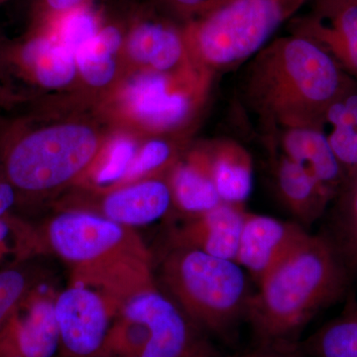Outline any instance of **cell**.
<instances>
[{"instance_id": "cell-22", "label": "cell", "mask_w": 357, "mask_h": 357, "mask_svg": "<svg viewBox=\"0 0 357 357\" xmlns=\"http://www.w3.org/2000/svg\"><path fill=\"white\" fill-rule=\"evenodd\" d=\"M122 42L121 31L116 26H105L77 52V67L86 84L102 88L114 79Z\"/></svg>"}, {"instance_id": "cell-23", "label": "cell", "mask_w": 357, "mask_h": 357, "mask_svg": "<svg viewBox=\"0 0 357 357\" xmlns=\"http://www.w3.org/2000/svg\"><path fill=\"white\" fill-rule=\"evenodd\" d=\"M307 357H357V305L347 304L344 311L300 344Z\"/></svg>"}, {"instance_id": "cell-24", "label": "cell", "mask_w": 357, "mask_h": 357, "mask_svg": "<svg viewBox=\"0 0 357 357\" xmlns=\"http://www.w3.org/2000/svg\"><path fill=\"white\" fill-rule=\"evenodd\" d=\"M47 255L38 225L15 215L0 218V271Z\"/></svg>"}, {"instance_id": "cell-7", "label": "cell", "mask_w": 357, "mask_h": 357, "mask_svg": "<svg viewBox=\"0 0 357 357\" xmlns=\"http://www.w3.org/2000/svg\"><path fill=\"white\" fill-rule=\"evenodd\" d=\"M119 316L146 326L149 340L141 357H217L206 333L157 286L128 300Z\"/></svg>"}, {"instance_id": "cell-11", "label": "cell", "mask_w": 357, "mask_h": 357, "mask_svg": "<svg viewBox=\"0 0 357 357\" xmlns=\"http://www.w3.org/2000/svg\"><path fill=\"white\" fill-rule=\"evenodd\" d=\"M307 234L298 222L246 211L236 261L259 283Z\"/></svg>"}, {"instance_id": "cell-17", "label": "cell", "mask_w": 357, "mask_h": 357, "mask_svg": "<svg viewBox=\"0 0 357 357\" xmlns=\"http://www.w3.org/2000/svg\"><path fill=\"white\" fill-rule=\"evenodd\" d=\"M274 178L282 204L305 229L323 215L333 199L310 171L284 155L275 161Z\"/></svg>"}, {"instance_id": "cell-30", "label": "cell", "mask_w": 357, "mask_h": 357, "mask_svg": "<svg viewBox=\"0 0 357 357\" xmlns=\"http://www.w3.org/2000/svg\"><path fill=\"white\" fill-rule=\"evenodd\" d=\"M86 0H40L37 6V17L47 21L60 20L61 17L84 6Z\"/></svg>"}, {"instance_id": "cell-28", "label": "cell", "mask_w": 357, "mask_h": 357, "mask_svg": "<svg viewBox=\"0 0 357 357\" xmlns=\"http://www.w3.org/2000/svg\"><path fill=\"white\" fill-rule=\"evenodd\" d=\"M57 37L74 55L100 30L98 18L93 11L82 6L65 14L58 20Z\"/></svg>"}, {"instance_id": "cell-2", "label": "cell", "mask_w": 357, "mask_h": 357, "mask_svg": "<svg viewBox=\"0 0 357 357\" xmlns=\"http://www.w3.org/2000/svg\"><path fill=\"white\" fill-rule=\"evenodd\" d=\"M38 229L48 255L69 269L70 284L102 293L121 310L157 286L151 252L133 227L89 211L64 210Z\"/></svg>"}, {"instance_id": "cell-6", "label": "cell", "mask_w": 357, "mask_h": 357, "mask_svg": "<svg viewBox=\"0 0 357 357\" xmlns=\"http://www.w3.org/2000/svg\"><path fill=\"white\" fill-rule=\"evenodd\" d=\"M287 18L280 0H232L185 25V41L204 70L229 68L256 55Z\"/></svg>"}, {"instance_id": "cell-25", "label": "cell", "mask_w": 357, "mask_h": 357, "mask_svg": "<svg viewBox=\"0 0 357 357\" xmlns=\"http://www.w3.org/2000/svg\"><path fill=\"white\" fill-rule=\"evenodd\" d=\"M34 260L0 271V328L20 303L48 280L43 268L33 263Z\"/></svg>"}, {"instance_id": "cell-4", "label": "cell", "mask_w": 357, "mask_h": 357, "mask_svg": "<svg viewBox=\"0 0 357 357\" xmlns=\"http://www.w3.org/2000/svg\"><path fill=\"white\" fill-rule=\"evenodd\" d=\"M159 270L169 297L203 332L227 337L245 318L252 294L234 260L170 245Z\"/></svg>"}, {"instance_id": "cell-15", "label": "cell", "mask_w": 357, "mask_h": 357, "mask_svg": "<svg viewBox=\"0 0 357 357\" xmlns=\"http://www.w3.org/2000/svg\"><path fill=\"white\" fill-rule=\"evenodd\" d=\"M126 51L148 70L171 74L184 63L189 52L184 30L166 20H140L131 28Z\"/></svg>"}, {"instance_id": "cell-14", "label": "cell", "mask_w": 357, "mask_h": 357, "mask_svg": "<svg viewBox=\"0 0 357 357\" xmlns=\"http://www.w3.org/2000/svg\"><path fill=\"white\" fill-rule=\"evenodd\" d=\"M293 34L318 44L357 82V3L314 13L296 23Z\"/></svg>"}, {"instance_id": "cell-32", "label": "cell", "mask_w": 357, "mask_h": 357, "mask_svg": "<svg viewBox=\"0 0 357 357\" xmlns=\"http://www.w3.org/2000/svg\"><path fill=\"white\" fill-rule=\"evenodd\" d=\"M20 201V195L0 167V218L13 215V208Z\"/></svg>"}, {"instance_id": "cell-3", "label": "cell", "mask_w": 357, "mask_h": 357, "mask_svg": "<svg viewBox=\"0 0 357 357\" xmlns=\"http://www.w3.org/2000/svg\"><path fill=\"white\" fill-rule=\"evenodd\" d=\"M258 285L245 317L258 344H296L312 318L342 297L347 274L333 243L307 234Z\"/></svg>"}, {"instance_id": "cell-34", "label": "cell", "mask_w": 357, "mask_h": 357, "mask_svg": "<svg viewBox=\"0 0 357 357\" xmlns=\"http://www.w3.org/2000/svg\"><path fill=\"white\" fill-rule=\"evenodd\" d=\"M351 3H357V0H314V13H324Z\"/></svg>"}, {"instance_id": "cell-26", "label": "cell", "mask_w": 357, "mask_h": 357, "mask_svg": "<svg viewBox=\"0 0 357 357\" xmlns=\"http://www.w3.org/2000/svg\"><path fill=\"white\" fill-rule=\"evenodd\" d=\"M175 152L165 140L148 141L136 154L126 177L117 187L132 184L144 178H153L154 174L174 166Z\"/></svg>"}, {"instance_id": "cell-31", "label": "cell", "mask_w": 357, "mask_h": 357, "mask_svg": "<svg viewBox=\"0 0 357 357\" xmlns=\"http://www.w3.org/2000/svg\"><path fill=\"white\" fill-rule=\"evenodd\" d=\"M236 357H307L301 349L300 344H258L255 349L238 354Z\"/></svg>"}, {"instance_id": "cell-27", "label": "cell", "mask_w": 357, "mask_h": 357, "mask_svg": "<svg viewBox=\"0 0 357 357\" xmlns=\"http://www.w3.org/2000/svg\"><path fill=\"white\" fill-rule=\"evenodd\" d=\"M138 150L135 142L128 137L112 141L93 177L98 185L117 187L128 174Z\"/></svg>"}, {"instance_id": "cell-16", "label": "cell", "mask_w": 357, "mask_h": 357, "mask_svg": "<svg viewBox=\"0 0 357 357\" xmlns=\"http://www.w3.org/2000/svg\"><path fill=\"white\" fill-rule=\"evenodd\" d=\"M280 144L282 155L310 171L333 199L344 191L347 176L321 128H286Z\"/></svg>"}, {"instance_id": "cell-10", "label": "cell", "mask_w": 357, "mask_h": 357, "mask_svg": "<svg viewBox=\"0 0 357 357\" xmlns=\"http://www.w3.org/2000/svg\"><path fill=\"white\" fill-rule=\"evenodd\" d=\"M129 114L150 130L168 131L189 119L194 109L191 91L165 73L146 70L129 82L123 93Z\"/></svg>"}, {"instance_id": "cell-20", "label": "cell", "mask_w": 357, "mask_h": 357, "mask_svg": "<svg viewBox=\"0 0 357 357\" xmlns=\"http://www.w3.org/2000/svg\"><path fill=\"white\" fill-rule=\"evenodd\" d=\"M211 178L223 203L241 204L253 189L252 160L236 142L222 141L206 152Z\"/></svg>"}, {"instance_id": "cell-1", "label": "cell", "mask_w": 357, "mask_h": 357, "mask_svg": "<svg viewBox=\"0 0 357 357\" xmlns=\"http://www.w3.org/2000/svg\"><path fill=\"white\" fill-rule=\"evenodd\" d=\"M245 79L249 105L284 129L319 128L326 109L357 84L328 52L296 34L265 45Z\"/></svg>"}, {"instance_id": "cell-33", "label": "cell", "mask_w": 357, "mask_h": 357, "mask_svg": "<svg viewBox=\"0 0 357 357\" xmlns=\"http://www.w3.org/2000/svg\"><path fill=\"white\" fill-rule=\"evenodd\" d=\"M344 192H347V195L349 227H351L352 239L357 250V173L349 181Z\"/></svg>"}, {"instance_id": "cell-36", "label": "cell", "mask_w": 357, "mask_h": 357, "mask_svg": "<svg viewBox=\"0 0 357 357\" xmlns=\"http://www.w3.org/2000/svg\"><path fill=\"white\" fill-rule=\"evenodd\" d=\"M281 3L285 7L289 16H292L307 0H280Z\"/></svg>"}, {"instance_id": "cell-37", "label": "cell", "mask_w": 357, "mask_h": 357, "mask_svg": "<svg viewBox=\"0 0 357 357\" xmlns=\"http://www.w3.org/2000/svg\"><path fill=\"white\" fill-rule=\"evenodd\" d=\"M6 0H0V4H2L3 3V2H6Z\"/></svg>"}, {"instance_id": "cell-21", "label": "cell", "mask_w": 357, "mask_h": 357, "mask_svg": "<svg viewBox=\"0 0 357 357\" xmlns=\"http://www.w3.org/2000/svg\"><path fill=\"white\" fill-rule=\"evenodd\" d=\"M324 131L345 175L357 173V84L326 109L319 128Z\"/></svg>"}, {"instance_id": "cell-8", "label": "cell", "mask_w": 357, "mask_h": 357, "mask_svg": "<svg viewBox=\"0 0 357 357\" xmlns=\"http://www.w3.org/2000/svg\"><path fill=\"white\" fill-rule=\"evenodd\" d=\"M119 312L121 307L102 293L70 284L55 300L60 335L58 357H100Z\"/></svg>"}, {"instance_id": "cell-18", "label": "cell", "mask_w": 357, "mask_h": 357, "mask_svg": "<svg viewBox=\"0 0 357 357\" xmlns=\"http://www.w3.org/2000/svg\"><path fill=\"white\" fill-rule=\"evenodd\" d=\"M168 184L173 206L185 218L198 217L222 203L211 178L206 152H199L187 161L174 164Z\"/></svg>"}, {"instance_id": "cell-5", "label": "cell", "mask_w": 357, "mask_h": 357, "mask_svg": "<svg viewBox=\"0 0 357 357\" xmlns=\"http://www.w3.org/2000/svg\"><path fill=\"white\" fill-rule=\"evenodd\" d=\"M100 139L88 126L59 124L22 131L2 144L0 167L20 198L62 189L91 168Z\"/></svg>"}, {"instance_id": "cell-29", "label": "cell", "mask_w": 357, "mask_h": 357, "mask_svg": "<svg viewBox=\"0 0 357 357\" xmlns=\"http://www.w3.org/2000/svg\"><path fill=\"white\" fill-rule=\"evenodd\" d=\"M172 15L187 20V24L208 15L232 0H157Z\"/></svg>"}, {"instance_id": "cell-13", "label": "cell", "mask_w": 357, "mask_h": 357, "mask_svg": "<svg viewBox=\"0 0 357 357\" xmlns=\"http://www.w3.org/2000/svg\"><path fill=\"white\" fill-rule=\"evenodd\" d=\"M172 206L168 181L153 177L114 188L89 213L134 229L165 217Z\"/></svg>"}, {"instance_id": "cell-12", "label": "cell", "mask_w": 357, "mask_h": 357, "mask_svg": "<svg viewBox=\"0 0 357 357\" xmlns=\"http://www.w3.org/2000/svg\"><path fill=\"white\" fill-rule=\"evenodd\" d=\"M245 213L243 206L222 202L203 215L185 218L171 232L170 245L198 249L236 261Z\"/></svg>"}, {"instance_id": "cell-9", "label": "cell", "mask_w": 357, "mask_h": 357, "mask_svg": "<svg viewBox=\"0 0 357 357\" xmlns=\"http://www.w3.org/2000/svg\"><path fill=\"white\" fill-rule=\"evenodd\" d=\"M57 294L45 282L20 303L0 328V357L58 356Z\"/></svg>"}, {"instance_id": "cell-19", "label": "cell", "mask_w": 357, "mask_h": 357, "mask_svg": "<svg viewBox=\"0 0 357 357\" xmlns=\"http://www.w3.org/2000/svg\"><path fill=\"white\" fill-rule=\"evenodd\" d=\"M17 53L22 69L44 88H63L76 77V58L56 35H34L21 45Z\"/></svg>"}, {"instance_id": "cell-35", "label": "cell", "mask_w": 357, "mask_h": 357, "mask_svg": "<svg viewBox=\"0 0 357 357\" xmlns=\"http://www.w3.org/2000/svg\"><path fill=\"white\" fill-rule=\"evenodd\" d=\"M16 96L10 93L8 86H3L1 84V73H0V105H8L15 100Z\"/></svg>"}]
</instances>
